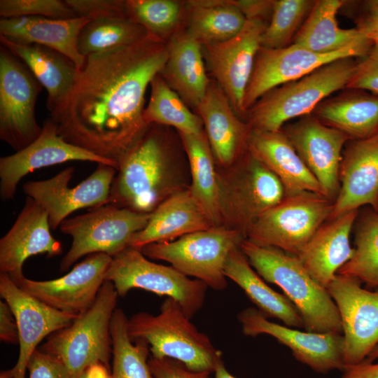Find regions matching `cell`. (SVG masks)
Returning <instances> with one entry per match:
<instances>
[{
  "mask_svg": "<svg viewBox=\"0 0 378 378\" xmlns=\"http://www.w3.org/2000/svg\"><path fill=\"white\" fill-rule=\"evenodd\" d=\"M169 56V42L148 34L130 44L85 57L56 120L67 142L118 164L143 137L145 94Z\"/></svg>",
  "mask_w": 378,
  "mask_h": 378,
  "instance_id": "cell-1",
  "label": "cell"
},
{
  "mask_svg": "<svg viewBox=\"0 0 378 378\" xmlns=\"http://www.w3.org/2000/svg\"><path fill=\"white\" fill-rule=\"evenodd\" d=\"M240 248L264 280L284 291L301 315L307 331L342 334L336 304L327 289L310 276L298 256L274 247L254 244L246 239Z\"/></svg>",
  "mask_w": 378,
  "mask_h": 378,
  "instance_id": "cell-2",
  "label": "cell"
},
{
  "mask_svg": "<svg viewBox=\"0 0 378 378\" xmlns=\"http://www.w3.org/2000/svg\"><path fill=\"white\" fill-rule=\"evenodd\" d=\"M190 320L178 302L167 298L158 314L139 312L128 318L127 332L132 342L148 343L155 358H172L192 371L214 372L222 352Z\"/></svg>",
  "mask_w": 378,
  "mask_h": 378,
  "instance_id": "cell-3",
  "label": "cell"
},
{
  "mask_svg": "<svg viewBox=\"0 0 378 378\" xmlns=\"http://www.w3.org/2000/svg\"><path fill=\"white\" fill-rule=\"evenodd\" d=\"M356 59L332 61L265 93L246 114L251 130L279 131L288 120L312 114L330 94L346 88L355 71Z\"/></svg>",
  "mask_w": 378,
  "mask_h": 378,
  "instance_id": "cell-4",
  "label": "cell"
},
{
  "mask_svg": "<svg viewBox=\"0 0 378 378\" xmlns=\"http://www.w3.org/2000/svg\"><path fill=\"white\" fill-rule=\"evenodd\" d=\"M169 156L156 125L122 158L113 181L108 204L150 214L171 191Z\"/></svg>",
  "mask_w": 378,
  "mask_h": 378,
  "instance_id": "cell-5",
  "label": "cell"
},
{
  "mask_svg": "<svg viewBox=\"0 0 378 378\" xmlns=\"http://www.w3.org/2000/svg\"><path fill=\"white\" fill-rule=\"evenodd\" d=\"M118 296L113 284L105 281L92 306L69 326L49 335L38 349L60 360L71 378H78L88 365L96 362L110 367V326Z\"/></svg>",
  "mask_w": 378,
  "mask_h": 378,
  "instance_id": "cell-6",
  "label": "cell"
},
{
  "mask_svg": "<svg viewBox=\"0 0 378 378\" xmlns=\"http://www.w3.org/2000/svg\"><path fill=\"white\" fill-rule=\"evenodd\" d=\"M245 239L238 230L219 225L174 241L150 244L141 251L148 258L169 262L186 276L195 277L214 290H223L227 285L224 274L227 259Z\"/></svg>",
  "mask_w": 378,
  "mask_h": 378,
  "instance_id": "cell-7",
  "label": "cell"
},
{
  "mask_svg": "<svg viewBox=\"0 0 378 378\" xmlns=\"http://www.w3.org/2000/svg\"><path fill=\"white\" fill-rule=\"evenodd\" d=\"M332 208L333 202L321 194L304 192L285 196L253 223L246 239L298 256L329 220Z\"/></svg>",
  "mask_w": 378,
  "mask_h": 378,
  "instance_id": "cell-8",
  "label": "cell"
},
{
  "mask_svg": "<svg viewBox=\"0 0 378 378\" xmlns=\"http://www.w3.org/2000/svg\"><path fill=\"white\" fill-rule=\"evenodd\" d=\"M219 177L222 223L243 234L266 211L285 197L277 177L248 150Z\"/></svg>",
  "mask_w": 378,
  "mask_h": 378,
  "instance_id": "cell-9",
  "label": "cell"
},
{
  "mask_svg": "<svg viewBox=\"0 0 378 378\" xmlns=\"http://www.w3.org/2000/svg\"><path fill=\"white\" fill-rule=\"evenodd\" d=\"M150 216L151 213L106 204L65 219L59 227L63 234L72 237V244L60 262V271L68 270L85 255L102 253L113 258L118 255L146 227Z\"/></svg>",
  "mask_w": 378,
  "mask_h": 378,
  "instance_id": "cell-10",
  "label": "cell"
},
{
  "mask_svg": "<svg viewBox=\"0 0 378 378\" xmlns=\"http://www.w3.org/2000/svg\"><path fill=\"white\" fill-rule=\"evenodd\" d=\"M105 281H111L118 296L141 288L178 302L191 318L202 307L207 286L191 279L172 266L150 261L141 250L128 246L112 258Z\"/></svg>",
  "mask_w": 378,
  "mask_h": 378,
  "instance_id": "cell-11",
  "label": "cell"
},
{
  "mask_svg": "<svg viewBox=\"0 0 378 378\" xmlns=\"http://www.w3.org/2000/svg\"><path fill=\"white\" fill-rule=\"evenodd\" d=\"M43 86L27 66L4 46L0 48V139L15 152L42 131L35 106Z\"/></svg>",
  "mask_w": 378,
  "mask_h": 378,
  "instance_id": "cell-12",
  "label": "cell"
},
{
  "mask_svg": "<svg viewBox=\"0 0 378 378\" xmlns=\"http://www.w3.org/2000/svg\"><path fill=\"white\" fill-rule=\"evenodd\" d=\"M373 46L366 41L328 54L316 53L293 43L277 49L260 46L244 94L245 116L256 101L272 89L300 79L332 61L364 57Z\"/></svg>",
  "mask_w": 378,
  "mask_h": 378,
  "instance_id": "cell-13",
  "label": "cell"
},
{
  "mask_svg": "<svg viewBox=\"0 0 378 378\" xmlns=\"http://www.w3.org/2000/svg\"><path fill=\"white\" fill-rule=\"evenodd\" d=\"M76 186L71 188L74 168L67 167L52 178L24 183V194L32 198L47 213L50 229L56 230L73 212L108 204L111 187L117 169L105 164Z\"/></svg>",
  "mask_w": 378,
  "mask_h": 378,
  "instance_id": "cell-14",
  "label": "cell"
},
{
  "mask_svg": "<svg viewBox=\"0 0 378 378\" xmlns=\"http://www.w3.org/2000/svg\"><path fill=\"white\" fill-rule=\"evenodd\" d=\"M342 325L345 367L358 364L378 346V290L353 277L336 274L326 287Z\"/></svg>",
  "mask_w": 378,
  "mask_h": 378,
  "instance_id": "cell-15",
  "label": "cell"
},
{
  "mask_svg": "<svg viewBox=\"0 0 378 378\" xmlns=\"http://www.w3.org/2000/svg\"><path fill=\"white\" fill-rule=\"evenodd\" d=\"M0 295L16 319L20 351L14 367L0 378H25L29 360L38 344L55 332L69 326L79 315L55 309L21 289L6 274H0Z\"/></svg>",
  "mask_w": 378,
  "mask_h": 378,
  "instance_id": "cell-16",
  "label": "cell"
},
{
  "mask_svg": "<svg viewBox=\"0 0 378 378\" xmlns=\"http://www.w3.org/2000/svg\"><path fill=\"white\" fill-rule=\"evenodd\" d=\"M243 333L269 335L288 347L295 358L318 373L343 372L344 337L338 332H313L293 329L270 321L258 309L248 307L238 314Z\"/></svg>",
  "mask_w": 378,
  "mask_h": 378,
  "instance_id": "cell-17",
  "label": "cell"
},
{
  "mask_svg": "<svg viewBox=\"0 0 378 378\" xmlns=\"http://www.w3.org/2000/svg\"><path fill=\"white\" fill-rule=\"evenodd\" d=\"M267 22L246 20L234 37L205 45L211 71L239 117L244 118V98Z\"/></svg>",
  "mask_w": 378,
  "mask_h": 378,
  "instance_id": "cell-18",
  "label": "cell"
},
{
  "mask_svg": "<svg viewBox=\"0 0 378 378\" xmlns=\"http://www.w3.org/2000/svg\"><path fill=\"white\" fill-rule=\"evenodd\" d=\"M316 178L323 195L332 201L338 195L342 153L349 138L326 125L312 113L281 129Z\"/></svg>",
  "mask_w": 378,
  "mask_h": 378,
  "instance_id": "cell-19",
  "label": "cell"
},
{
  "mask_svg": "<svg viewBox=\"0 0 378 378\" xmlns=\"http://www.w3.org/2000/svg\"><path fill=\"white\" fill-rule=\"evenodd\" d=\"M111 260L112 257L106 253H93L59 278L36 281L24 276L14 282L51 307L78 315L95 301Z\"/></svg>",
  "mask_w": 378,
  "mask_h": 378,
  "instance_id": "cell-20",
  "label": "cell"
},
{
  "mask_svg": "<svg viewBox=\"0 0 378 378\" xmlns=\"http://www.w3.org/2000/svg\"><path fill=\"white\" fill-rule=\"evenodd\" d=\"M68 161H89L118 165L84 148L65 141L57 132V124L49 118L38 137L24 148L0 158V196L3 201L12 200L22 178L35 169Z\"/></svg>",
  "mask_w": 378,
  "mask_h": 378,
  "instance_id": "cell-21",
  "label": "cell"
},
{
  "mask_svg": "<svg viewBox=\"0 0 378 378\" xmlns=\"http://www.w3.org/2000/svg\"><path fill=\"white\" fill-rule=\"evenodd\" d=\"M46 211L32 198L24 205L8 232L0 239V271L15 281L22 276L27 258L38 254L48 258L62 253L61 243L50 233Z\"/></svg>",
  "mask_w": 378,
  "mask_h": 378,
  "instance_id": "cell-22",
  "label": "cell"
},
{
  "mask_svg": "<svg viewBox=\"0 0 378 378\" xmlns=\"http://www.w3.org/2000/svg\"><path fill=\"white\" fill-rule=\"evenodd\" d=\"M340 182V191L329 220L362 206L375 209L378 201V132L346 144Z\"/></svg>",
  "mask_w": 378,
  "mask_h": 378,
  "instance_id": "cell-23",
  "label": "cell"
},
{
  "mask_svg": "<svg viewBox=\"0 0 378 378\" xmlns=\"http://www.w3.org/2000/svg\"><path fill=\"white\" fill-rule=\"evenodd\" d=\"M195 109L205 126L214 158L223 167H231L248 151L249 125L240 120L216 82L211 81Z\"/></svg>",
  "mask_w": 378,
  "mask_h": 378,
  "instance_id": "cell-24",
  "label": "cell"
},
{
  "mask_svg": "<svg viewBox=\"0 0 378 378\" xmlns=\"http://www.w3.org/2000/svg\"><path fill=\"white\" fill-rule=\"evenodd\" d=\"M1 45L20 59L47 91L46 107L56 120L73 90L78 69L61 52L48 47L24 43L0 36Z\"/></svg>",
  "mask_w": 378,
  "mask_h": 378,
  "instance_id": "cell-25",
  "label": "cell"
},
{
  "mask_svg": "<svg viewBox=\"0 0 378 378\" xmlns=\"http://www.w3.org/2000/svg\"><path fill=\"white\" fill-rule=\"evenodd\" d=\"M359 210L326 221L298 256L310 276L326 288L354 255L350 234Z\"/></svg>",
  "mask_w": 378,
  "mask_h": 378,
  "instance_id": "cell-26",
  "label": "cell"
},
{
  "mask_svg": "<svg viewBox=\"0 0 378 378\" xmlns=\"http://www.w3.org/2000/svg\"><path fill=\"white\" fill-rule=\"evenodd\" d=\"M248 150L277 177L285 196L304 192L324 195L319 183L282 130L275 132L251 130Z\"/></svg>",
  "mask_w": 378,
  "mask_h": 378,
  "instance_id": "cell-27",
  "label": "cell"
},
{
  "mask_svg": "<svg viewBox=\"0 0 378 378\" xmlns=\"http://www.w3.org/2000/svg\"><path fill=\"white\" fill-rule=\"evenodd\" d=\"M214 225L190 188L171 194L151 213L146 227L131 239L129 246H145L175 240Z\"/></svg>",
  "mask_w": 378,
  "mask_h": 378,
  "instance_id": "cell-28",
  "label": "cell"
},
{
  "mask_svg": "<svg viewBox=\"0 0 378 378\" xmlns=\"http://www.w3.org/2000/svg\"><path fill=\"white\" fill-rule=\"evenodd\" d=\"M90 21L83 17L52 19L39 16L1 18L0 36L17 42L48 47L71 59L80 70L85 60L77 47L79 34Z\"/></svg>",
  "mask_w": 378,
  "mask_h": 378,
  "instance_id": "cell-29",
  "label": "cell"
},
{
  "mask_svg": "<svg viewBox=\"0 0 378 378\" xmlns=\"http://www.w3.org/2000/svg\"><path fill=\"white\" fill-rule=\"evenodd\" d=\"M312 114L349 141L367 139L378 132V95L345 88L321 102Z\"/></svg>",
  "mask_w": 378,
  "mask_h": 378,
  "instance_id": "cell-30",
  "label": "cell"
},
{
  "mask_svg": "<svg viewBox=\"0 0 378 378\" xmlns=\"http://www.w3.org/2000/svg\"><path fill=\"white\" fill-rule=\"evenodd\" d=\"M202 44L188 32L169 42V56L160 75L187 106L196 108L211 83L205 70Z\"/></svg>",
  "mask_w": 378,
  "mask_h": 378,
  "instance_id": "cell-31",
  "label": "cell"
},
{
  "mask_svg": "<svg viewBox=\"0 0 378 378\" xmlns=\"http://www.w3.org/2000/svg\"><path fill=\"white\" fill-rule=\"evenodd\" d=\"M224 274L236 283L265 317L281 320L290 328H304L301 315L284 295L270 288L250 265L240 247L229 255Z\"/></svg>",
  "mask_w": 378,
  "mask_h": 378,
  "instance_id": "cell-32",
  "label": "cell"
},
{
  "mask_svg": "<svg viewBox=\"0 0 378 378\" xmlns=\"http://www.w3.org/2000/svg\"><path fill=\"white\" fill-rule=\"evenodd\" d=\"M346 1L315 0L293 43L319 54L332 53L368 39L356 27L339 26L337 15Z\"/></svg>",
  "mask_w": 378,
  "mask_h": 378,
  "instance_id": "cell-33",
  "label": "cell"
},
{
  "mask_svg": "<svg viewBox=\"0 0 378 378\" xmlns=\"http://www.w3.org/2000/svg\"><path fill=\"white\" fill-rule=\"evenodd\" d=\"M190 163V190L214 226L223 225L219 177L206 134L179 133Z\"/></svg>",
  "mask_w": 378,
  "mask_h": 378,
  "instance_id": "cell-34",
  "label": "cell"
},
{
  "mask_svg": "<svg viewBox=\"0 0 378 378\" xmlns=\"http://www.w3.org/2000/svg\"><path fill=\"white\" fill-rule=\"evenodd\" d=\"M190 35L205 46L227 41L244 27L246 19L232 1H189Z\"/></svg>",
  "mask_w": 378,
  "mask_h": 378,
  "instance_id": "cell-35",
  "label": "cell"
},
{
  "mask_svg": "<svg viewBox=\"0 0 378 378\" xmlns=\"http://www.w3.org/2000/svg\"><path fill=\"white\" fill-rule=\"evenodd\" d=\"M354 227V255L337 274L378 288V212L369 206L359 210Z\"/></svg>",
  "mask_w": 378,
  "mask_h": 378,
  "instance_id": "cell-36",
  "label": "cell"
},
{
  "mask_svg": "<svg viewBox=\"0 0 378 378\" xmlns=\"http://www.w3.org/2000/svg\"><path fill=\"white\" fill-rule=\"evenodd\" d=\"M150 86V99L143 113L146 124L172 126L183 134L204 132L200 117L188 108L159 74L152 80Z\"/></svg>",
  "mask_w": 378,
  "mask_h": 378,
  "instance_id": "cell-37",
  "label": "cell"
},
{
  "mask_svg": "<svg viewBox=\"0 0 378 378\" xmlns=\"http://www.w3.org/2000/svg\"><path fill=\"white\" fill-rule=\"evenodd\" d=\"M128 318L116 308L111 321V378H155L148 365L150 348L143 340L134 342L127 332Z\"/></svg>",
  "mask_w": 378,
  "mask_h": 378,
  "instance_id": "cell-38",
  "label": "cell"
},
{
  "mask_svg": "<svg viewBox=\"0 0 378 378\" xmlns=\"http://www.w3.org/2000/svg\"><path fill=\"white\" fill-rule=\"evenodd\" d=\"M148 34L141 25L127 17L90 20L81 29L77 42L83 57L135 42Z\"/></svg>",
  "mask_w": 378,
  "mask_h": 378,
  "instance_id": "cell-39",
  "label": "cell"
},
{
  "mask_svg": "<svg viewBox=\"0 0 378 378\" xmlns=\"http://www.w3.org/2000/svg\"><path fill=\"white\" fill-rule=\"evenodd\" d=\"M315 0H274L271 18L262 34L261 47L277 49L291 45Z\"/></svg>",
  "mask_w": 378,
  "mask_h": 378,
  "instance_id": "cell-40",
  "label": "cell"
},
{
  "mask_svg": "<svg viewBox=\"0 0 378 378\" xmlns=\"http://www.w3.org/2000/svg\"><path fill=\"white\" fill-rule=\"evenodd\" d=\"M126 14L148 34L166 40L180 19L181 8L178 2L172 0H127Z\"/></svg>",
  "mask_w": 378,
  "mask_h": 378,
  "instance_id": "cell-41",
  "label": "cell"
},
{
  "mask_svg": "<svg viewBox=\"0 0 378 378\" xmlns=\"http://www.w3.org/2000/svg\"><path fill=\"white\" fill-rule=\"evenodd\" d=\"M1 18L39 16L52 19L76 18L73 10L60 0H1Z\"/></svg>",
  "mask_w": 378,
  "mask_h": 378,
  "instance_id": "cell-42",
  "label": "cell"
},
{
  "mask_svg": "<svg viewBox=\"0 0 378 378\" xmlns=\"http://www.w3.org/2000/svg\"><path fill=\"white\" fill-rule=\"evenodd\" d=\"M77 17L90 20L115 17H127L126 1L120 0H64Z\"/></svg>",
  "mask_w": 378,
  "mask_h": 378,
  "instance_id": "cell-43",
  "label": "cell"
},
{
  "mask_svg": "<svg viewBox=\"0 0 378 378\" xmlns=\"http://www.w3.org/2000/svg\"><path fill=\"white\" fill-rule=\"evenodd\" d=\"M346 88L378 95V46H374L366 56L357 59L355 71Z\"/></svg>",
  "mask_w": 378,
  "mask_h": 378,
  "instance_id": "cell-44",
  "label": "cell"
},
{
  "mask_svg": "<svg viewBox=\"0 0 378 378\" xmlns=\"http://www.w3.org/2000/svg\"><path fill=\"white\" fill-rule=\"evenodd\" d=\"M27 370L29 378H71L68 369L60 360L39 349L31 355Z\"/></svg>",
  "mask_w": 378,
  "mask_h": 378,
  "instance_id": "cell-45",
  "label": "cell"
},
{
  "mask_svg": "<svg viewBox=\"0 0 378 378\" xmlns=\"http://www.w3.org/2000/svg\"><path fill=\"white\" fill-rule=\"evenodd\" d=\"M356 28L378 46V0L354 1Z\"/></svg>",
  "mask_w": 378,
  "mask_h": 378,
  "instance_id": "cell-46",
  "label": "cell"
},
{
  "mask_svg": "<svg viewBox=\"0 0 378 378\" xmlns=\"http://www.w3.org/2000/svg\"><path fill=\"white\" fill-rule=\"evenodd\" d=\"M148 365L155 378H211L210 372L192 371L172 358L158 359L151 356Z\"/></svg>",
  "mask_w": 378,
  "mask_h": 378,
  "instance_id": "cell-47",
  "label": "cell"
},
{
  "mask_svg": "<svg viewBox=\"0 0 378 378\" xmlns=\"http://www.w3.org/2000/svg\"><path fill=\"white\" fill-rule=\"evenodd\" d=\"M232 2L246 20H260L264 22L268 18L270 20L274 4V0H237Z\"/></svg>",
  "mask_w": 378,
  "mask_h": 378,
  "instance_id": "cell-48",
  "label": "cell"
},
{
  "mask_svg": "<svg viewBox=\"0 0 378 378\" xmlns=\"http://www.w3.org/2000/svg\"><path fill=\"white\" fill-rule=\"evenodd\" d=\"M0 339L9 344H18V329L15 316L9 305L0 302Z\"/></svg>",
  "mask_w": 378,
  "mask_h": 378,
  "instance_id": "cell-49",
  "label": "cell"
},
{
  "mask_svg": "<svg viewBox=\"0 0 378 378\" xmlns=\"http://www.w3.org/2000/svg\"><path fill=\"white\" fill-rule=\"evenodd\" d=\"M340 378H378V363L363 362L345 367Z\"/></svg>",
  "mask_w": 378,
  "mask_h": 378,
  "instance_id": "cell-50",
  "label": "cell"
},
{
  "mask_svg": "<svg viewBox=\"0 0 378 378\" xmlns=\"http://www.w3.org/2000/svg\"><path fill=\"white\" fill-rule=\"evenodd\" d=\"M78 378H111L110 367L102 362L88 365Z\"/></svg>",
  "mask_w": 378,
  "mask_h": 378,
  "instance_id": "cell-51",
  "label": "cell"
},
{
  "mask_svg": "<svg viewBox=\"0 0 378 378\" xmlns=\"http://www.w3.org/2000/svg\"><path fill=\"white\" fill-rule=\"evenodd\" d=\"M214 373V378H236L227 370L223 360L218 363Z\"/></svg>",
  "mask_w": 378,
  "mask_h": 378,
  "instance_id": "cell-52",
  "label": "cell"
},
{
  "mask_svg": "<svg viewBox=\"0 0 378 378\" xmlns=\"http://www.w3.org/2000/svg\"><path fill=\"white\" fill-rule=\"evenodd\" d=\"M378 358V346L368 355L367 358L364 360L366 362H374Z\"/></svg>",
  "mask_w": 378,
  "mask_h": 378,
  "instance_id": "cell-53",
  "label": "cell"
},
{
  "mask_svg": "<svg viewBox=\"0 0 378 378\" xmlns=\"http://www.w3.org/2000/svg\"><path fill=\"white\" fill-rule=\"evenodd\" d=\"M376 211L378 212V201H377V205H376V207L375 209H374Z\"/></svg>",
  "mask_w": 378,
  "mask_h": 378,
  "instance_id": "cell-54",
  "label": "cell"
}]
</instances>
